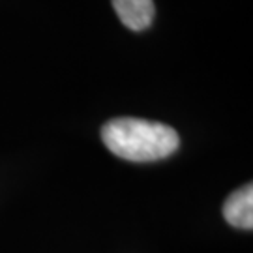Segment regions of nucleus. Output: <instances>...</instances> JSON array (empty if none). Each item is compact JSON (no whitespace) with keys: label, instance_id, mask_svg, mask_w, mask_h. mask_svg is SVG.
I'll return each mask as SVG.
<instances>
[{"label":"nucleus","instance_id":"7ed1b4c3","mask_svg":"<svg viewBox=\"0 0 253 253\" xmlns=\"http://www.w3.org/2000/svg\"><path fill=\"white\" fill-rule=\"evenodd\" d=\"M120 23L133 32H141L152 25L156 8L152 0H113Z\"/></svg>","mask_w":253,"mask_h":253},{"label":"nucleus","instance_id":"f257e3e1","mask_svg":"<svg viewBox=\"0 0 253 253\" xmlns=\"http://www.w3.org/2000/svg\"><path fill=\"white\" fill-rule=\"evenodd\" d=\"M101 141L111 154L137 163L165 160L180 145V137L171 126L133 117L109 120L101 127Z\"/></svg>","mask_w":253,"mask_h":253},{"label":"nucleus","instance_id":"f03ea898","mask_svg":"<svg viewBox=\"0 0 253 253\" xmlns=\"http://www.w3.org/2000/svg\"><path fill=\"white\" fill-rule=\"evenodd\" d=\"M223 217L227 223L238 229H253V186L246 184L233 191L223 205Z\"/></svg>","mask_w":253,"mask_h":253}]
</instances>
